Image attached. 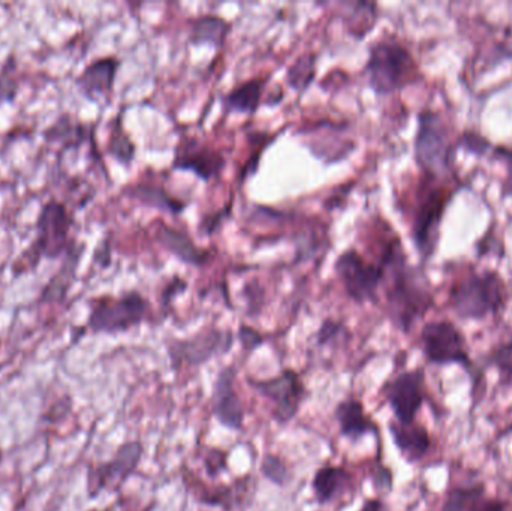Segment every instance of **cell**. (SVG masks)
<instances>
[{
    "instance_id": "6da1fadb",
    "label": "cell",
    "mask_w": 512,
    "mask_h": 511,
    "mask_svg": "<svg viewBox=\"0 0 512 511\" xmlns=\"http://www.w3.org/2000/svg\"><path fill=\"white\" fill-rule=\"evenodd\" d=\"M379 264L384 270L382 288L387 297L388 317L396 329L408 335L435 305L429 279L409 264L399 239L387 243Z\"/></svg>"
},
{
    "instance_id": "7a4b0ae2",
    "label": "cell",
    "mask_w": 512,
    "mask_h": 511,
    "mask_svg": "<svg viewBox=\"0 0 512 511\" xmlns=\"http://www.w3.org/2000/svg\"><path fill=\"white\" fill-rule=\"evenodd\" d=\"M74 222V216L62 201L51 198L42 204L35 222V239L12 263L14 278L35 272L42 258L57 260L65 257L77 245L71 239Z\"/></svg>"
},
{
    "instance_id": "3957f363",
    "label": "cell",
    "mask_w": 512,
    "mask_h": 511,
    "mask_svg": "<svg viewBox=\"0 0 512 511\" xmlns=\"http://www.w3.org/2000/svg\"><path fill=\"white\" fill-rule=\"evenodd\" d=\"M463 186L465 183L462 180L451 182L421 177L415 207L412 210V240L423 263L435 255L445 212L456 197L457 191Z\"/></svg>"
},
{
    "instance_id": "277c9868",
    "label": "cell",
    "mask_w": 512,
    "mask_h": 511,
    "mask_svg": "<svg viewBox=\"0 0 512 511\" xmlns=\"http://www.w3.org/2000/svg\"><path fill=\"white\" fill-rule=\"evenodd\" d=\"M457 140L439 111L426 110L418 114V128L414 141V158L423 176L439 180H462L457 176Z\"/></svg>"
},
{
    "instance_id": "5b68a950",
    "label": "cell",
    "mask_w": 512,
    "mask_h": 511,
    "mask_svg": "<svg viewBox=\"0 0 512 511\" xmlns=\"http://www.w3.org/2000/svg\"><path fill=\"white\" fill-rule=\"evenodd\" d=\"M364 72L370 89L378 96L400 92L423 78L409 48L396 39H381L370 45Z\"/></svg>"
},
{
    "instance_id": "8992f818",
    "label": "cell",
    "mask_w": 512,
    "mask_h": 511,
    "mask_svg": "<svg viewBox=\"0 0 512 511\" xmlns=\"http://www.w3.org/2000/svg\"><path fill=\"white\" fill-rule=\"evenodd\" d=\"M508 288L496 270H484L459 279L448 293V303L463 321H484L507 305Z\"/></svg>"
},
{
    "instance_id": "52a82bcc",
    "label": "cell",
    "mask_w": 512,
    "mask_h": 511,
    "mask_svg": "<svg viewBox=\"0 0 512 511\" xmlns=\"http://www.w3.org/2000/svg\"><path fill=\"white\" fill-rule=\"evenodd\" d=\"M149 315V302L138 291L122 296L93 297L86 327L95 335H119L140 326Z\"/></svg>"
},
{
    "instance_id": "ba28073f",
    "label": "cell",
    "mask_w": 512,
    "mask_h": 511,
    "mask_svg": "<svg viewBox=\"0 0 512 511\" xmlns=\"http://www.w3.org/2000/svg\"><path fill=\"white\" fill-rule=\"evenodd\" d=\"M420 347L427 365L460 366L474 377L475 365L462 330L450 320L426 323L420 332Z\"/></svg>"
},
{
    "instance_id": "9c48e42d",
    "label": "cell",
    "mask_w": 512,
    "mask_h": 511,
    "mask_svg": "<svg viewBox=\"0 0 512 511\" xmlns=\"http://www.w3.org/2000/svg\"><path fill=\"white\" fill-rule=\"evenodd\" d=\"M249 387L270 402L271 419L280 428L288 426L303 408L309 398V390L301 375L295 369H282L271 378H248Z\"/></svg>"
},
{
    "instance_id": "30bf717a",
    "label": "cell",
    "mask_w": 512,
    "mask_h": 511,
    "mask_svg": "<svg viewBox=\"0 0 512 511\" xmlns=\"http://www.w3.org/2000/svg\"><path fill=\"white\" fill-rule=\"evenodd\" d=\"M234 342L236 335L231 330L212 326L204 327L189 338L173 339L167 344L171 369L179 372L183 368H201L215 357L230 353Z\"/></svg>"
},
{
    "instance_id": "8fae6325",
    "label": "cell",
    "mask_w": 512,
    "mask_h": 511,
    "mask_svg": "<svg viewBox=\"0 0 512 511\" xmlns=\"http://www.w3.org/2000/svg\"><path fill=\"white\" fill-rule=\"evenodd\" d=\"M381 396L390 407L394 420L403 425L417 422L427 398V377L423 368L399 372L381 387Z\"/></svg>"
},
{
    "instance_id": "7c38bea8",
    "label": "cell",
    "mask_w": 512,
    "mask_h": 511,
    "mask_svg": "<svg viewBox=\"0 0 512 511\" xmlns=\"http://www.w3.org/2000/svg\"><path fill=\"white\" fill-rule=\"evenodd\" d=\"M334 272L349 299L358 305L378 300V291L384 279L381 264L370 263L357 249L349 248L336 258Z\"/></svg>"
},
{
    "instance_id": "4fadbf2b",
    "label": "cell",
    "mask_w": 512,
    "mask_h": 511,
    "mask_svg": "<svg viewBox=\"0 0 512 511\" xmlns=\"http://www.w3.org/2000/svg\"><path fill=\"white\" fill-rule=\"evenodd\" d=\"M144 446L141 441L123 443L110 461L90 467L87 471V494L96 500L104 491H119L140 467Z\"/></svg>"
},
{
    "instance_id": "5bb4252c",
    "label": "cell",
    "mask_w": 512,
    "mask_h": 511,
    "mask_svg": "<svg viewBox=\"0 0 512 511\" xmlns=\"http://www.w3.org/2000/svg\"><path fill=\"white\" fill-rule=\"evenodd\" d=\"M239 368L234 363L225 366L216 375L210 396V410L222 428L231 432L245 431L246 408L237 392Z\"/></svg>"
},
{
    "instance_id": "9a60e30c",
    "label": "cell",
    "mask_w": 512,
    "mask_h": 511,
    "mask_svg": "<svg viewBox=\"0 0 512 511\" xmlns=\"http://www.w3.org/2000/svg\"><path fill=\"white\" fill-rule=\"evenodd\" d=\"M224 155L209 144L200 143L195 138H185L177 146L173 170L191 171L197 174L204 182L218 179L225 168Z\"/></svg>"
},
{
    "instance_id": "2e32d148",
    "label": "cell",
    "mask_w": 512,
    "mask_h": 511,
    "mask_svg": "<svg viewBox=\"0 0 512 511\" xmlns=\"http://www.w3.org/2000/svg\"><path fill=\"white\" fill-rule=\"evenodd\" d=\"M334 419H336L337 426H339L340 437L351 441V443H358L367 435H375L381 440L378 423L367 413L363 402L354 398V396L342 399L336 405Z\"/></svg>"
},
{
    "instance_id": "e0dca14e",
    "label": "cell",
    "mask_w": 512,
    "mask_h": 511,
    "mask_svg": "<svg viewBox=\"0 0 512 511\" xmlns=\"http://www.w3.org/2000/svg\"><path fill=\"white\" fill-rule=\"evenodd\" d=\"M388 434L406 464H420L432 450V434L423 423L414 422L403 425L396 420H391L388 423Z\"/></svg>"
},
{
    "instance_id": "ac0fdd59",
    "label": "cell",
    "mask_w": 512,
    "mask_h": 511,
    "mask_svg": "<svg viewBox=\"0 0 512 511\" xmlns=\"http://www.w3.org/2000/svg\"><path fill=\"white\" fill-rule=\"evenodd\" d=\"M119 68L120 60L117 57H99L90 62L75 78V86L89 99L111 95Z\"/></svg>"
},
{
    "instance_id": "d6986e66",
    "label": "cell",
    "mask_w": 512,
    "mask_h": 511,
    "mask_svg": "<svg viewBox=\"0 0 512 511\" xmlns=\"http://www.w3.org/2000/svg\"><path fill=\"white\" fill-rule=\"evenodd\" d=\"M351 485L352 474L345 467L325 464L313 474L310 489L315 503L324 507L346 494Z\"/></svg>"
},
{
    "instance_id": "ffe728a7",
    "label": "cell",
    "mask_w": 512,
    "mask_h": 511,
    "mask_svg": "<svg viewBox=\"0 0 512 511\" xmlns=\"http://www.w3.org/2000/svg\"><path fill=\"white\" fill-rule=\"evenodd\" d=\"M156 236H158V242L161 243L162 248L167 249L171 255H174L183 264L192 267H203L209 263V251L195 245L191 237L183 231L161 224Z\"/></svg>"
},
{
    "instance_id": "44dd1931",
    "label": "cell",
    "mask_w": 512,
    "mask_h": 511,
    "mask_svg": "<svg viewBox=\"0 0 512 511\" xmlns=\"http://www.w3.org/2000/svg\"><path fill=\"white\" fill-rule=\"evenodd\" d=\"M84 245H75L68 254L63 257L62 266L54 273L53 278L48 281L39 296V303H60L68 296L69 288L77 278L78 266H80L81 255Z\"/></svg>"
},
{
    "instance_id": "7402d4cb",
    "label": "cell",
    "mask_w": 512,
    "mask_h": 511,
    "mask_svg": "<svg viewBox=\"0 0 512 511\" xmlns=\"http://www.w3.org/2000/svg\"><path fill=\"white\" fill-rule=\"evenodd\" d=\"M265 78H252L240 86L234 87L222 98L225 110L228 113L254 114L264 101V90L267 86Z\"/></svg>"
},
{
    "instance_id": "603a6c76",
    "label": "cell",
    "mask_w": 512,
    "mask_h": 511,
    "mask_svg": "<svg viewBox=\"0 0 512 511\" xmlns=\"http://www.w3.org/2000/svg\"><path fill=\"white\" fill-rule=\"evenodd\" d=\"M86 137V125L69 113H63L62 116L57 117L53 125L42 131V138L48 144H59L63 152L83 146Z\"/></svg>"
},
{
    "instance_id": "cb8c5ba5",
    "label": "cell",
    "mask_w": 512,
    "mask_h": 511,
    "mask_svg": "<svg viewBox=\"0 0 512 511\" xmlns=\"http://www.w3.org/2000/svg\"><path fill=\"white\" fill-rule=\"evenodd\" d=\"M231 24L218 15H203L195 18L189 26V39L194 45L209 44L213 47H222L228 33H230Z\"/></svg>"
},
{
    "instance_id": "d4e9b609",
    "label": "cell",
    "mask_w": 512,
    "mask_h": 511,
    "mask_svg": "<svg viewBox=\"0 0 512 511\" xmlns=\"http://www.w3.org/2000/svg\"><path fill=\"white\" fill-rule=\"evenodd\" d=\"M126 195L146 204V206L155 207V209L171 213V215H179L186 207L183 201L168 195V192L161 186L147 185V183L131 186V188L126 189Z\"/></svg>"
},
{
    "instance_id": "484cf974",
    "label": "cell",
    "mask_w": 512,
    "mask_h": 511,
    "mask_svg": "<svg viewBox=\"0 0 512 511\" xmlns=\"http://www.w3.org/2000/svg\"><path fill=\"white\" fill-rule=\"evenodd\" d=\"M486 497L487 488L484 483L454 486L448 492L439 511H471Z\"/></svg>"
},
{
    "instance_id": "4316f807",
    "label": "cell",
    "mask_w": 512,
    "mask_h": 511,
    "mask_svg": "<svg viewBox=\"0 0 512 511\" xmlns=\"http://www.w3.org/2000/svg\"><path fill=\"white\" fill-rule=\"evenodd\" d=\"M107 152L110 153L117 162L125 165V167H129V165L132 164V161H134L137 149H135V144L132 143L128 132L123 128L122 116H120V114L113 120V125H111Z\"/></svg>"
},
{
    "instance_id": "83f0119b",
    "label": "cell",
    "mask_w": 512,
    "mask_h": 511,
    "mask_svg": "<svg viewBox=\"0 0 512 511\" xmlns=\"http://www.w3.org/2000/svg\"><path fill=\"white\" fill-rule=\"evenodd\" d=\"M352 8V14L349 12L348 18H345L346 26L349 27V32L355 38H364V35L370 32L375 27L376 20H378V12H376L375 3H349Z\"/></svg>"
},
{
    "instance_id": "f1b7e54d",
    "label": "cell",
    "mask_w": 512,
    "mask_h": 511,
    "mask_svg": "<svg viewBox=\"0 0 512 511\" xmlns=\"http://www.w3.org/2000/svg\"><path fill=\"white\" fill-rule=\"evenodd\" d=\"M316 74V56L313 53H306L298 57L291 68L288 69L286 80L289 86L297 92H303L312 83Z\"/></svg>"
},
{
    "instance_id": "f546056e",
    "label": "cell",
    "mask_w": 512,
    "mask_h": 511,
    "mask_svg": "<svg viewBox=\"0 0 512 511\" xmlns=\"http://www.w3.org/2000/svg\"><path fill=\"white\" fill-rule=\"evenodd\" d=\"M259 471H261L265 480H268L271 485L277 486V488H286L292 480L288 464L274 453H265L262 456Z\"/></svg>"
},
{
    "instance_id": "4dcf8cb0",
    "label": "cell",
    "mask_w": 512,
    "mask_h": 511,
    "mask_svg": "<svg viewBox=\"0 0 512 511\" xmlns=\"http://www.w3.org/2000/svg\"><path fill=\"white\" fill-rule=\"evenodd\" d=\"M486 365L496 369L504 386H512V341L502 342L487 356Z\"/></svg>"
},
{
    "instance_id": "1f68e13d",
    "label": "cell",
    "mask_w": 512,
    "mask_h": 511,
    "mask_svg": "<svg viewBox=\"0 0 512 511\" xmlns=\"http://www.w3.org/2000/svg\"><path fill=\"white\" fill-rule=\"evenodd\" d=\"M14 69L15 57L14 54H9L6 57V62L0 68V105L14 104L18 92H20V84L14 77Z\"/></svg>"
},
{
    "instance_id": "d6a6232c",
    "label": "cell",
    "mask_w": 512,
    "mask_h": 511,
    "mask_svg": "<svg viewBox=\"0 0 512 511\" xmlns=\"http://www.w3.org/2000/svg\"><path fill=\"white\" fill-rule=\"evenodd\" d=\"M457 147L465 150L466 153L483 158V156L490 155L493 144L484 135L478 134V132L465 131L457 138Z\"/></svg>"
},
{
    "instance_id": "836d02e7",
    "label": "cell",
    "mask_w": 512,
    "mask_h": 511,
    "mask_svg": "<svg viewBox=\"0 0 512 511\" xmlns=\"http://www.w3.org/2000/svg\"><path fill=\"white\" fill-rule=\"evenodd\" d=\"M493 161L501 162L505 167V179L502 182V197L512 198V149L507 146H493Z\"/></svg>"
},
{
    "instance_id": "e575fe53",
    "label": "cell",
    "mask_w": 512,
    "mask_h": 511,
    "mask_svg": "<svg viewBox=\"0 0 512 511\" xmlns=\"http://www.w3.org/2000/svg\"><path fill=\"white\" fill-rule=\"evenodd\" d=\"M228 456L230 453L222 449H210L204 458V468L210 479H218L224 471L228 470Z\"/></svg>"
},
{
    "instance_id": "d590c367",
    "label": "cell",
    "mask_w": 512,
    "mask_h": 511,
    "mask_svg": "<svg viewBox=\"0 0 512 511\" xmlns=\"http://www.w3.org/2000/svg\"><path fill=\"white\" fill-rule=\"evenodd\" d=\"M236 339L240 342L243 351H245L248 356L258 350V348H261L265 342L264 335H261L254 327L246 326V324H240Z\"/></svg>"
},
{
    "instance_id": "8d00e7d4",
    "label": "cell",
    "mask_w": 512,
    "mask_h": 511,
    "mask_svg": "<svg viewBox=\"0 0 512 511\" xmlns=\"http://www.w3.org/2000/svg\"><path fill=\"white\" fill-rule=\"evenodd\" d=\"M343 332H345V327L342 323L325 320L322 326L319 327L318 333H316V344H318V347H325V345L336 341L339 336H342Z\"/></svg>"
},
{
    "instance_id": "74e56055",
    "label": "cell",
    "mask_w": 512,
    "mask_h": 511,
    "mask_svg": "<svg viewBox=\"0 0 512 511\" xmlns=\"http://www.w3.org/2000/svg\"><path fill=\"white\" fill-rule=\"evenodd\" d=\"M393 482V471L385 467L384 464H381V461H378L375 470V480H373L375 488L378 489V491L391 492L393 491Z\"/></svg>"
},
{
    "instance_id": "f35d334b",
    "label": "cell",
    "mask_w": 512,
    "mask_h": 511,
    "mask_svg": "<svg viewBox=\"0 0 512 511\" xmlns=\"http://www.w3.org/2000/svg\"><path fill=\"white\" fill-rule=\"evenodd\" d=\"M508 503L499 498H483L471 511H507Z\"/></svg>"
},
{
    "instance_id": "ab89813d",
    "label": "cell",
    "mask_w": 512,
    "mask_h": 511,
    "mask_svg": "<svg viewBox=\"0 0 512 511\" xmlns=\"http://www.w3.org/2000/svg\"><path fill=\"white\" fill-rule=\"evenodd\" d=\"M358 511H388V509L382 498H369V500L364 501L363 506Z\"/></svg>"
},
{
    "instance_id": "60d3db41",
    "label": "cell",
    "mask_w": 512,
    "mask_h": 511,
    "mask_svg": "<svg viewBox=\"0 0 512 511\" xmlns=\"http://www.w3.org/2000/svg\"><path fill=\"white\" fill-rule=\"evenodd\" d=\"M507 511H512V507H508Z\"/></svg>"
},
{
    "instance_id": "b9f144b4",
    "label": "cell",
    "mask_w": 512,
    "mask_h": 511,
    "mask_svg": "<svg viewBox=\"0 0 512 511\" xmlns=\"http://www.w3.org/2000/svg\"><path fill=\"white\" fill-rule=\"evenodd\" d=\"M146 511H152V509H147Z\"/></svg>"
},
{
    "instance_id": "7bdbcfd3",
    "label": "cell",
    "mask_w": 512,
    "mask_h": 511,
    "mask_svg": "<svg viewBox=\"0 0 512 511\" xmlns=\"http://www.w3.org/2000/svg\"><path fill=\"white\" fill-rule=\"evenodd\" d=\"M0 345H2V341H0Z\"/></svg>"
}]
</instances>
